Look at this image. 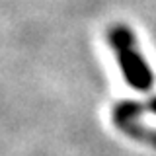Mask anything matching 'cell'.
<instances>
[{
	"mask_svg": "<svg viewBox=\"0 0 156 156\" xmlns=\"http://www.w3.org/2000/svg\"><path fill=\"white\" fill-rule=\"evenodd\" d=\"M107 41L115 53L117 65L121 68L125 82L133 90L148 92L154 84V74L150 70L146 58L140 55L136 47L135 33L125 23H115L107 29Z\"/></svg>",
	"mask_w": 156,
	"mask_h": 156,
	"instance_id": "6da1fadb",
	"label": "cell"
},
{
	"mask_svg": "<svg viewBox=\"0 0 156 156\" xmlns=\"http://www.w3.org/2000/svg\"><path fill=\"white\" fill-rule=\"evenodd\" d=\"M113 121L123 133H127L129 136H133L135 140L140 143H148L156 148V131L146 129L139 123V117H129V115H115L113 113Z\"/></svg>",
	"mask_w": 156,
	"mask_h": 156,
	"instance_id": "7a4b0ae2",
	"label": "cell"
},
{
	"mask_svg": "<svg viewBox=\"0 0 156 156\" xmlns=\"http://www.w3.org/2000/svg\"><path fill=\"white\" fill-rule=\"evenodd\" d=\"M113 113L115 115H129V117H140L143 113L156 115V96L150 98L144 104H139V101H121V104L115 105Z\"/></svg>",
	"mask_w": 156,
	"mask_h": 156,
	"instance_id": "3957f363",
	"label": "cell"
}]
</instances>
